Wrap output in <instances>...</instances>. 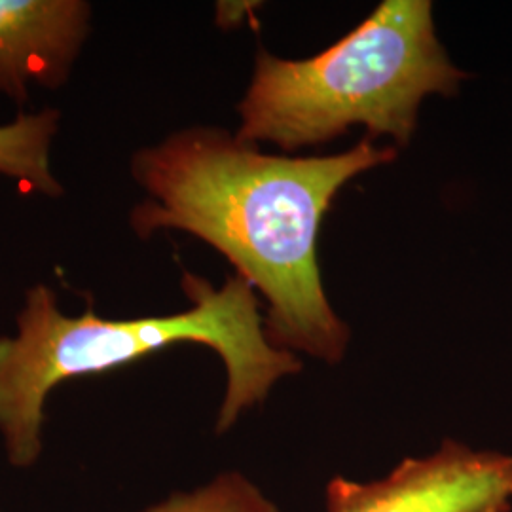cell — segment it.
<instances>
[{
  "mask_svg": "<svg viewBox=\"0 0 512 512\" xmlns=\"http://www.w3.org/2000/svg\"><path fill=\"white\" fill-rule=\"evenodd\" d=\"M395 158L397 148L372 139L334 156L285 158L226 129H183L135 152L131 175L147 200L129 222L139 238L183 230L217 249L266 298L272 346L334 365L349 329L323 289L319 230L344 184Z\"/></svg>",
  "mask_w": 512,
  "mask_h": 512,
  "instance_id": "cell-1",
  "label": "cell"
},
{
  "mask_svg": "<svg viewBox=\"0 0 512 512\" xmlns=\"http://www.w3.org/2000/svg\"><path fill=\"white\" fill-rule=\"evenodd\" d=\"M183 289L190 310L122 321L101 319L92 308L65 315L50 287L29 289L18 334L0 336V433L12 465L37 461L48 395L71 378L109 372L175 344H202L215 349L226 368L217 421V433H224L241 412L262 403L275 382L302 370L294 353L268 340L255 287L241 275L215 289L186 272Z\"/></svg>",
  "mask_w": 512,
  "mask_h": 512,
  "instance_id": "cell-2",
  "label": "cell"
},
{
  "mask_svg": "<svg viewBox=\"0 0 512 512\" xmlns=\"http://www.w3.org/2000/svg\"><path fill=\"white\" fill-rule=\"evenodd\" d=\"M463 78L435 35L433 4L385 0L321 54L302 61L256 55L236 135L296 150L325 145L359 124L406 147L421 101L431 93L456 95Z\"/></svg>",
  "mask_w": 512,
  "mask_h": 512,
  "instance_id": "cell-3",
  "label": "cell"
},
{
  "mask_svg": "<svg viewBox=\"0 0 512 512\" xmlns=\"http://www.w3.org/2000/svg\"><path fill=\"white\" fill-rule=\"evenodd\" d=\"M512 456L478 452L454 440L421 459H404L374 482L342 476L327 486L329 512H509Z\"/></svg>",
  "mask_w": 512,
  "mask_h": 512,
  "instance_id": "cell-4",
  "label": "cell"
},
{
  "mask_svg": "<svg viewBox=\"0 0 512 512\" xmlns=\"http://www.w3.org/2000/svg\"><path fill=\"white\" fill-rule=\"evenodd\" d=\"M90 29L84 0H0V93L25 103L33 86H65Z\"/></svg>",
  "mask_w": 512,
  "mask_h": 512,
  "instance_id": "cell-5",
  "label": "cell"
},
{
  "mask_svg": "<svg viewBox=\"0 0 512 512\" xmlns=\"http://www.w3.org/2000/svg\"><path fill=\"white\" fill-rule=\"evenodd\" d=\"M59 110L19 114L0 126V175L18 181L29 192L59 198L63 186L55 179L50 154L59 133Z\"/></svg>",
  "mask_w": 512,
  "mask_h": 512,
  "instance_id": "cell-6",
  "label": "cell"
},
{
  "mask_svg": "<svg viewBox=\"0 0 512 512\" xmlns=\"http://www.w3.org/2000/svg\"><path fill=\"white\" fill-rule=\"evenodd\" d=\"M145 512H279L245 476L228 473L192 494H177Z\"/></svg>",
  "mask_w": 512,
  "mask_h": 512,
  "instance_id": "cell-7",
  "label": "cell"
}]
</instances>
